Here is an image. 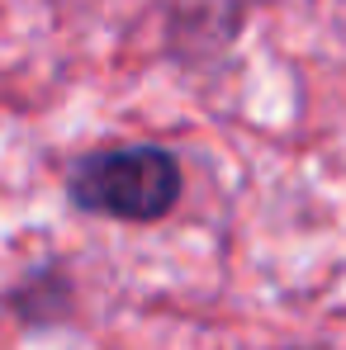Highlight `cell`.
Segmentation results:
<instances>
[{"label":"cell","mask_w":346,"mask_h":350,"mask_svg":"<svg viewBox=\"0 0 346 350\" xmlns=\"http://www.w3.org/2000/svg\"><path fill=\"white\" fill-rule=\"evenodd\" d=\"M71 204L123 223H157L180 199V166L162 147H110L76 161L66 180Z\"/></svg>","instance_id":"1"}]
</instances>
